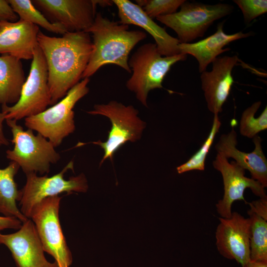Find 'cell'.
<instances>
[{"instance_id": "cell-24", "label": "cell", "mask_w": 267, "mask_h": 267, "mask_svg": "<svg viewBox=\"0 0 267 267\" xmlns=\"http://www.w3.org/2000/svg\"><path fill=\"white\" fill-rule=\"evenodd\" d=\"M222 123L218 114L214 115L211 131L200 149L185 163L177 168L178 174L193 170L204 171L205 161L217 134L219 132Z\"/></svg>"}, {"instance_id": "cell-33", "label": "cell", "mask_w": 267, "mask_h": 267, "mask_svg": "<svg viewBox=\"0 0 267 267\" xmlns=\"http://www.w3.org/2000/svg\"><path fill=\"white\" fill-rule=\"evenodd\" d=\"M58 267H68L67 266H63V265H59V264H58Z\"/></svg>"}, {"instance_id": "cell-5", "label": "cell", "mask_w": 267, "mask_h": 267, "mask_svg": "<svg viewBox=\"0 0 267 267\" xmlns=\"http://www.w3.org/2000/svg\"><path fill=\"white\" fill-rule=\"evenodd\" d=\"M12 134L13 148L6 152V158L16 163L25 174H47L51 164L60 158L53 144L41 134L35 135L33 130L25 131L15 120L6 119Z\"/></svg>"}, {"instance_id": "cell-20", "label": "cell", "mask_w": 267, "mask_h": 267, "mask_svg": "<svg viewBox=\"0 0 267 267\" xmlns=\"http://www.w3.org/2000/svg\"><path fill=\"white\" fill-rule=\"evenodd\" d=\"M21 60L8 54L0 56V104H15L26 81Z\"/></svg>"}, {"instance_id": "cell-4", "label": "cell", "mask_w": 267, "mask_h": 267, "mask_svg": "<svg viewBox=\"0 0 267 267\" xmlns=\"http://www.w3.org/2000/svg\"><path fill=\"white\" fill-rule=\"evenodd\" d=\"M89 78H85L71 89L59 101L43 112L25 118V125L50 141L55 147L75 130L76 104L89 91Z\"/></svg>"}, {"instance_id": "cell-32", "label": "cell", "mask_w": 267, "mask_h": 267, "mask_svg": "<svg viewBox=\"0 0 267 267\" xmlns=\"http://www.w3.org/2000/svg\"><path fill=\"white\" fill-rule=\"evenodd\" d=\"M247 267H267V261L250 260Z\"/></svg>"}, {"instance_id": "cell-15", "label": "cell", "mask_w": 267, "mask_h": 267, "mask_svg": "<svg viewBox=\"0 0 267 267\" xmlns=\"http://www.w3.org/2000/svg\"><path fill=\"white\" fill-rule=\"evenodd\" d=\"M239 60L237 55L217 57L210 71L201 73V88L208 110L214 114L222 111L234 83L232 71Z\"/></svg>"}, {"instance_id": "cell-19", "label": "cell", "mask_w": 267, "mask_h": 267, "mask_svg": "<svg viewBox=\"0 0 267 267\" xmlns=\"http://www.w3.org/2000/svg\"><path fill=\"white\" fill-rule=\"evenodd\" d=\"M224 21L218 24L217 30L212 35L197 42L187 44L179 43L178 48L180 54H190L196 58L200 73L206 71L208 66L218 56L230 50L224 47L230 43L252 36L253 32H239L232 34L224 32Z\"/></svg>"}, {"instance_id": "cell-11", "label": "cell", "mask_w": 267, "mask_h": 267, "mask_svg": "<svg viewBox=\"0 0 267 267\" xmlns=\"http://www.w3.org/2000/svg\"><path fill=\"white\" fill-rule=\"evenodd\" d=\"M35 6L51 23L66 32H86L93 23L96 0H32Z\"/></svg>"}, {"instance_id": "cell-22", "label": "cell", "mask_w": 267, "mask_h": 267, "mask_svg": "<svg viewBox=\"0 0 267 267\" xmlns=\"http://www.w3.org/2000/svg\"><path fill=\"white\" fill-rule=\"evenodd\" d=\"M247 214L250 222V260L267 261V221L250 209Z\"/></svg>"}, {"instance_id": "cell-27", "label": "cell", "mask_w": 267, "mask_h": 267, "mask_svg": "<svg viewBox=\"0 0 267 267\" xmlns=\"http://www.w3.org/2000/svg\"><path fill=\"white\" fill-rule=\"evenodd\" d=\"M233 2L240 9L246 23L267 11V0H234Z\"/></svg>"}, {"instance_id": "cell-14", "label": "cell", "mask_w": 267, "mask_h": 267, "mask_svg": "<svg viewBox=\"0 0 267 267\" xmlns=\"http://www.w3.org/2000/svg\"><path fill=\"white\" fill-rule=\"evenodd\" d=\"M0 244L11 253L17 267H58L56 262L48 261L35 224L28 219L18 231L8 234L0 232Z\"/></svg>"}, {"instance_id": "cell-12", "label": "cell", "mask_w": 267, "mask_h": 267, "mask_svg": "<svg viewBox=\"0 0 267 267\" xmlns=\"http://www.w3.org/2000/svg\"><path fill=\"white\" fill-rule=\"evenodd\" d=\"M214 168L219 171L222 177L224 194L216 204L217 210L221 218L228 219L232 215L231 206L236 200L247 203L244 197L245 190L249 188L260 198L266 197L265 188L258 181L245 176V170L234 161L229 162L222 155L217 153L213 161Z\"/></svg>"}, {"instance_id": "cell-17", "label": "cell", "mask_w": 267, "mask_h": 267, "mask_svg": "<svg viewBox=\"0 0 267 267\" xmlns=\"http://www.w3.org/2000/svg\"><path fill=\"white\" fill-rule=\"evenodd\" d=\"M237 135L232 126L231 131L222 134L215 148L217 153L226 159L232 158L245 170L251 174V178L258 181L264 187L267 186V159L262 149V138L257 135L253 138L254 150L250 153L239 150L237 147Z\"/></svg>"}, {"instance_id": "cell-10", "label": "cell", "mask_w": 267, "mask_h": 267, "mask_svg": "<svg viewBox=\"0 0 267 267\" xmlns=\"http://www.w3.org/2000/svg\"><path fill=\"white\" fill-rule=\"evenodd\" d=\"M61 199L58 195L43 199L33 209L30 218L35 224L44 252L54 258L58 264L69 267L72 256L60 223Z\"/></svg>"}, {"instance_id": "cell-16", "label": "cell", "mask_w": 267, "mask_h": 267, "mask_svg": "<svg viewBox=\"0 0 267 267\" xmlns=\"http://www.w3.org/2000/svg\"><path fill=\"white\" fill-rule=\"evenodd\" d=\"M118 9L120 23L134 25L143 29L155 42L157 50L164 56L180 54L177 38L169 35L162 27L149 17L142 8L129 0H113Z\"/></svg>"}, {"instance_id": "cell-28", "label": "cell", "mask_w": 267, "mask_h": 267, "mask_svg": "<svg viewBox=\"0 0 267 267\" xmlns=\"http://www.w3.org/2000/svg\"><path fill=\"white\" fill-rule=\"evenodd\" d=\"M18 18L7 0H0V21L15 22Z\"/></svg>"}, {"instance_id": "cell-29", "label": "cell", "mask_w": 267, "mask_h": 267, "mask_svg": "<svg viewBox=\"0 0 267 267\" xmlns=\"http://www.w3.org/2000/svg\"><path fill=\"white\" fill-rule=\"evenodd\" d=\"M247 204L250 205L251 210L267 221V196Z\"/></svg>"}, {"instance_id": "cell-31", "label": "cell", "mask_w": 267, "mask_h": 267, "mask_svg": "<svg viewBox=\"0 0 267 267\" xmlns=\"http://www.w3.org/2000/svg\"><path fill=\"white\" fill-rule=\"evenodd\" d=\"M4 120L5 115L0 111V146H7L9 144L8 140L5 137L3 131V122Z\"/></svg>"}, {"instance_id": "cell-30", "label": "cell", "mask_w": 267, "mask_h": 267, "mask_svg": "<svg viewBox=\"0 0 267 267\" xmlns=\"http://www.w3.org/2000/svg\"><path fill=\"white\" fill-rule=\"evenodd\" d=\"M21 223L15 217L0 216V231L5 229H19L22 226Z\"/></svg>"}, {"instance_id": "cell-3", "label": "cell", "mask_w": 267, "mask_h": 267, "mask_svg": "<svg viewBox=\"0 0 267 267\" xmlns=\"http://www.w3.org/2000/svg\"><path fill=\"white\" fill-rule=\"evenodd\" d=\"M187 55L179 54L164 56L158 52L155 44L147 43L139 46L129 59L132 75L126 83L127 89L134 92L137 99L147 107L149 92L163 88V80L172 66L184 61Z\"/></svg>"}, {"instance_id": "cell-21", "label": "cell", "mask_w": 267, "mask_h": 267, "mask_svg": "<svg viewBox=\"0 0 267 267\" xmlns=\"http://www.w3.org/2000/svg\"><path fill=\"white\" fill-rule=\"evenodd\" d=\"M19 168L16 163L11 161L6 168L0 169V213L24 222L28 219L17 207L16 201H19L21 193L14 180Z\"/></svg>"}, {"instance_id": "cell-1", "label": "cell", "mask_w": 267, "mask_h": 267, "mask_svg": "<svg viewBox=\"0 0 267 267\" xmlns=\"http://www.w3.org/2000/svg\"><path fill=\"white\" fill-rule=\"evenodd\" d=\"M37 39L47 65L50 105H53L82 79L91 54L92 39L86 32H66L55 37L41 31Z\"/></svg>"}, {"instance_id": "cell-23", "label": "cell", "mask_w": 267, "mask_h": 267, "mask_svg": "<svg viewBox=\"0 0 267 267\" xmlns=\"http://www.w3.org/2000/svg\"><path fill=\"white\" fill-rule=\"evenodd\" d=\"M19 20L41 26L48 32L63 35L66 33L60 25L50 23L31 0H7Z\"/></svg>"}, {"instance_id": "cell-13", "label": "cell", "mask_w": 267, "mask_h": 267, "mask_svg": "<svg viewBox=\"0 0 267 267\" xmlns=\"http://www.w3.org/2000/svg\"><path fill=\"white\" fill-rule=\"evenodd\" d=\"M219 220L216 232L218 250L224 258L247 267L250 261L249 219L234 212L230 218Z\"/></svg>"}, {"instance_id": "cell-7", "label": "cell", "mask_w": 267, "mask_h": 267, "mask_svg": "<svg viewBox=\"0 0 267 267\" xmlns=\"http://www.w3.org/2000/svg\"><path fill=\"white\" fill-rule=\"evenodd\" d=\"M233 10V5L227 3L207 4L185 0L179 11L156 19L176 32L179 43L187 44L203 37L215 21L230 14Z\"/></svg>"}, {"instance_id": "cell-6", "label": "cell", "mask_w": 267, "mask_h": 267, "mask_svg": "<svg viewBox=\"0 0 267 267\" xmlns=\"http://www.w3.org/2000/svg\"><path fill=\"white\" fill-rule=\"evenodd\" d=\"M87 113L104 116L111 123V128L105 142L98 140L87 143L99 145L103 149L104 155L100 165L108 158L112 160L116 151L125 143L140 139L146 126L138 116V110L133 106L125 105L115 100L107 104H95L93 109Z\"/></svg>"}, {"instance_id": "cell-8", "label": "cell", "mask_w": 267, "mask_h": 267, "mask_svg": "<svg viewBox=\"0 0 267 267\" xmlns=\"http://www.w3.org/2000/svg\"><path fill=\"white\" fill-rule=\"evenodd\" d=\"M48 71L44 55L39 44L34 49L29 75L18 101L12 106H1L5 120L16 121L38 114L50 105Z\"/></svg>"}, {"instance_id": "cell-26", "label": "cell", "mask_w": 267, "mask_h": 267, "mask_svg": "<svg viewBox=\"0 0 267 267\" xmlns=\"http://www.w3.org/2000/svg\"><path fill=\"white\" fill-rule=\"evenodd\" d=\"M185 0H137L136 4L141 7L151 18L173 14Z\"/></svg>"}, {"instance_id": "cell-18", "label": "cell", "mask_w": 267, "mask_h": 267, "mask_svg": "<svg viewBox=\"0 0 267 267\" xmlns=\"http://www.w3.org/2000/svg\"><path fill=\"white\" fill-rule=\"evenodd\" d=\"M39 27L22 20L0 21V54L20 60L32 59L38 45Z\"/></svg>"}, {"instance_id": "cell-2", "label": "cell", "mask_w": 267, "mask_h": 267, "mask_svg": "<svg viewBox=\"0 0 267 267\" xmlns=\"http://www.w3.org/2000/svg\"><path fill=\"white\" fill-rule=\"evenodd\" d=\"M91 34L92 50L82 79L89 78L101 67L107 64L120 66L129 73V55L133 48L146 38L140 30H129V25L96 14L93 23L86 31Z\"/></svg>"}, {"instance_id": "cell-25", "label": "cell", "mask_w": 267, "mask_h": 267, "mask_svg": "<svg viewBox=\"0 0 267 267\" xmlns=\"http://www.w3.org/2000/svg\"><path fill=\"white\" fill-rule=\"evenodd\" d=\"M261 103V101H256L242 112L240 121L239 132L243 136L253 138L258 133L267 129V106L259 117H255Z\"/></svg>"}, {"instance_id": "cell-9", "label": "cell", "mask_w": 267, "mask_h": 267, "mask_svg": "<svg viewBox=\"0 0 267 267\" xmlns=\"http://www.w3.org/2000/svg\"><path fill=\"white\" fill-rule=\"evenodd\" d=\"M74 162L71 161L59 173L48 177H39L36 173L26 174V182L20 190L19 200L20 211L28 219L35 207L43 199L66 192H86L88 188L87 180L83 174L71 177L68 180L64 174L69 170H73Z\"/></svg>"}]
</instances>
